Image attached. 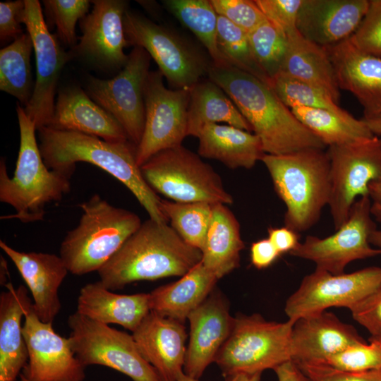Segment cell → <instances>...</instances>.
<instances>
[{
	"mask_svg": "<svg viewBox=\"0 0 381 381\" xmlns=\"http://www.w3.org/2000/svg\"><path fill=\"white\" fill-rule=\"evenodd\" d=\"M372 218L369 196L359 198L334 234L325 238L309 235L289 254L313 262L315 269L333 274L344 273L350 262L381 255V250L369 242L376 229Z\"/></svg>",
	"mask_w": 381,
	"mask_h": 381,
	"instance_id": "5bb4252c",
	"label": "cell"
},
{
	"mask_svg": "<svg viewBox=\"0 0 381 381\" xmlns=\"http://www.w3.org/2000/svg\"><path fill=\"white\" fill-rule=\"evenodd\" d=\"M202 251L186 243L169 222L148 219L97 271L111 291L138 281L182 277L202 260Z\"/></svg>",
	"mask_w": 381,
	"mask_h": 381,
	"instance_id": "3957f363",
	"label": "cell"
},
{
	"mask_svg": "<svg viewBox=\"0 0 381 381\" xmlns=\"http://www.w3.org/2000/svg\"><path fill=\"white\" fill-rule=\"evenodd\" d=\"M140 168L148 186L172 201L233 203L220 176L182 145L157 152Z\"/></svg>",
	"mask_w": 381,
	"mask_h": 381,
	"instance_id": "ba28073f",
	"label": "cell"
},
{
	"mask_svg": "<svg viewBox=\"0 0 381 381\" xmlns=\"http://www.w3.org/2000/svg\"><path fill=\"white\" fill-rule=\"evenodd\" d=\"M381 285V267H369L351 273L333 274L315 269L303 277L298 289L286 300L288 320L325 311L332 307L350 310Z\"/></svg>",
	"mask_w": 381,
	"mask_h": 381,
	"instance_id": "4fadbf2b",
	"label": "cell"
},
{
	"mask_svg": "<svg viewBox=\"0 0 381 381\" xmlns=\"http://www.w3.org/2000/svg\"><path fill=\"white\" fill-rule=\"evenodd\" d=\"M32 40L27 32L0 50V90L28 104L34 86L32 85L30 56Z\"/></svg>",
	"mask_w": 381,
	"mask_h": 381,
	"instance_id": "836d02e7",
	"label": "cell"
},
{
	"mask_svg": "<svg viewBox=\"0 0 381 381\" xmlns=\"http://www.w3.org/2000/svg\"><path fill=\"white\" fill-rule=\"evenodd\" d=\"M369 0H303L296 28L308 40L322 47L349 39L357 30Z\"/></svg>",
	"mask_w": 381,
	"mask_h": 381,
	"instance_id": "44dd1931",
	"label": "cell"
},
{
	"mask_svg": "<svg viewBox=\"0 0 381 381\" xmlns=\"http://www.w3.org/2000/svg\"><path fill=\"white\" fill-rule=\"evenodd\" d=\"M198 155L230 169H251L265 154L253 133L230 125L209 123L200 131Z\"/></svg>",
	"mask_w": 381,
	"mask_h": 381,
	"instance_id": "83f0119b",
	"label": "cell"
},
{
	"mask_svg": "<svg viewBox=\"0 0 381 381\" xmlns=\"http://www.w3.org/2000/svg\"><path fill=\"white\" fill-rule=\"evenodd\" d=\"M261 373H240L226 377L228 381H260Z\"/></svg>",
	"mask_w": 381,
	"mask_h": 381,
	"instance_id": "db71d44e",
	"label": "cell"
},
{
	"mask_svg": "<svg viewBox=\"0 0 381 381\" xmlns=\"http://www.w3.org/2000/svg\"><path fill=\"white\" fill-rule=\"evenodd\" d=\"M123 25L128 44L145 49L174 90H190L207 73L204 56L170 30L129 10Z\"/></svg>",
	"mask_w": 381,
	"mask_h": 381,
	"instance_id": "30bf717a",
	"label": "cell"
},
{
	"mask_svg": "<svg viewBox=\"0 0 381 381\" xmlns=\"http://www.w3.org/2000/svg\"><path fill=\"white\" fill-rule=\"evenodd\" d=\"M92 11L80 21L82 36L78 52L104 68H119L126 64L128 45L123 18L128 2L121 0H95Z\"/></svg>",
	"mask_w": 381,
	"mask_h": 381,
	"instance_id": "ac0fdd59",
	"label": "cell"
},
{
	"mask_svg": "<svg viewBox=\"0 0 381 381\" xmlns=\"http://www.w3.org/2000/svg\"><path fill=\"white\" fill-rule=\"evenodd\" d=\"M47 11L52 16L60 39L68 45L76 42L75 25L89 10L87 0H44Z\"/></svg>",
	"mask_w": 381,
	"mask_h": 381,
	"instance_id": "60d3db41",
	"label": "cell"
},
{
	"mask_svg": "<svg viewBox=\"0 0 381 381\" xmlns=\"http://www.w3.org/2000/svg\"><path fill=\"white\" fill-rule=\"evenodd\" d=\"M37 131L41 155L49 169L75 171L77 162L94 164L122 183L146 210L150 219L168 222L160 208L161 199L142 175L136 159L137 146L131 141L109 142L48 126Z\"/></svg>",
	"mask_w": 381,
	"mask_h": 381,
	"instance_id": "7a4b0ae2",
	"label": "cell"
},
{
	"mask_svg": "<svg viewBox=\"0 0 381 381\" xmlns=\"http://www.w3.org/2000/svg\"><path fill=\"white\" fill-rule=\"evenodd\" d=\"M78 224L68 231L60 256L75 275L98 271L140 226L133 212L116 207L95 194L80 205Z\"/></svg>",
	"mask_w": 381,
	"mask_h": 381,
	"instance_id": "8992f818",
	"label": "cell"
},
{
	"mask_svg": "<svg viewBox=\"0 0 381 381\" xmlns=\"http://www.w3.org/2000/svg\"><path fill=\"white\" fill-rule=\"evenodd\" d=\"M353 318L370 334V337L381 335V285L370 296L351 310Z\"/></svg>",
	"mask_w": 381,
	"mask_h": 381,
	"instance_id": "bcb514c9",
	"label": "cell"
},
{
	"mask_svg": "<svg viewBox=\"0 0 381 381\" xmlns=\"http://www.w3.org/2000/svg\"><path fill=\"white\" fill-rule=\"evenodd\" d=\"M48 127L78 132L109 142L130 140L120 123L78 87L60 91Z\"/></svg>",
	"mask_w": 381,
	"mask_h": 381,
	"instance_id": "d4e9b609",
	"label": "cell"
},
{
	"mask_svg": "<svg viewBox=\"0 0 381 381\" xmlns=\"http://www.w3.org/2000/svg\"><path fill=\"white\" fill-rule=\"evenodd\" d=\"M266 19L286 36L297 30L299 10L303 0H254Z\"/></svg>",
	"mask_w": 381,
	"mask_h": 381,
	"instance_id": "ee69618b",
	"label": "cell"
},
{
	"mask_svg": "<svg viewBox=\"0 0 381 381\" xmlns=\"http://www.w3.org/2000/svg\"><path fill=\"white\" fill-rule=\"evenodd\" d=\"M275 192L286 206L284 226L299 233L313 226L328 205L331 193L327 152L309 148L289 154H265Z\"/></svg>",
	"mask_w": 381,
	"mask_h": 381,
	"instance_id": "5b68a950",
	"label": "cell"
},
{
	"mask_svg": "<svg viewBox=\"0 0 381 381\" xmlns=\"http://www.w3.org/2000/svg\"><path fill=\"white\" fill-rule=\"evenodd\" d=\"M340 90L350 92L363 108V119L381 112V58L364 53L349 39L325 47Z\"/></svg>",
	"mask_w": 381,
	"mask_h": 381,
	"instance_id": "cb8c5ba5",
	"label": "cell"
},
{
	"mask_svg": "<svg viewBox=\"0 0 381 381\" xmlns=\"http://www.w3.org/2000/svg\"><path fill=\"white\" fill-rule=\"evenodd\" d=\"M212 205L160 200L161 210L170 226L186 243L201 251L212 218Z\"/></svg>",
	"mask_w": 381,
	"mask_h": 381,
	"instance_id": "d590c367",
	"label": "cell"
},
{
	"mask_svg": "<svg viewBox=\"0 0 381 381\" xmlns=\"http://www.w3.org/2000/svg\"><path fill=\"white\" fill-rule=\"evenodd\" d=\"M217 46L227 64L268 84L269 79L253 54L248 34L223 16H218Z\"/></svg>",
	"mask_w": 381,
	"mask_h": 381,
	"instance_id": "8d00e7d4",
	"label": "cell"
},
{
	"mask_svg": "<svg viewBox=\"0 0 381 381\" xmlns=\"http://www.w3.org/2000/svg\"><path fill=\"white\" fill-rule=\"evenodd\" d=\"M248 34L255 57L270 80L282 71L286 36L267 19Z\"/></svg>",
	"mask_w": 381,
	"mask_h": 381,
	"instance_id": "f35d334b",
	"label": "cell"
},
{
	"mask_svg": "<svg viewBox=\"0 0 381 381\" xmlns=\"http://www.w3.org/2000/svg\"><path fill=\"white\" fill-rule=\"evenodd\" d=\"M177 381H199V380L193 378L186 375L184 373H182L178 377ZM225 381H228V380H225Z\"/></svg>",
	"mask_w": 381,
	"mask_h": 381,
	"instance_id": "9f6ffc18",
	"label": "cell"
},
{
	"mask_svg": "<svg viewBox=\"0 0 381 381\" xmlns=\"http://www.w3.org/2000/svg\"><path fill=\"white\" fill-rule=\"evenodd\" d=\"M25 1L22 0L0 2L1 40H15L23 35V14Z\"/></svg>",
	"mask_w": 381,
	"mask_h": 381,
	"instance_id": "7dc6e473",
	"label": "cell"
},
{
	"mask_svg": "<svg viewBox=\"0 0 381 381\" xmlns=\"http://www.w3.org/2000/svg\"><path fill=\"white\" fill-rule=\"evenodd\" d=\"M207 75L226 92L249 123L265 154L281 155L325 148L267 83L234 67L212 63Z\"/></svg>",
	"mask_w": 381,
	"mask_h": 381,
	"instance_id": "6da1fadb",
	"label": "cell"
},
{
	"mask_svg": "<svg viewBox=\"0 0 381 381\" xmlns=\"http://www.w3.org/2000/svg\"><path fill=\"white\" fill-rule=\"evenodd\" d=\"M24 1L23 23L32 40L36 61V80L24 109L37 131L52 121L58 80L68 56L49 32L40 1Z\"/></svg>",
	"mask_w": 381,
	"mask_h": 381,
	"instance_id": "2e32d148",
	"label": "cell"
},
{
	"mask_svg": "<svg viewBox=\"0 0 381 381\" xmlns=\"http://www.w3.org/2000/svg\"><path fill=\"white\" fill-rule=\"evenodd\" d=\"M163 4L205 46L213 65L229 66L217 46L218 15L210 0H165Z\"/></svg>",
	"mask_w": 381,
	"mask_h": 381,
	"instance_id": "e575fe53",
	"label": "cell"
},
{
	"mask_svg": "<svg viewBox=\"0 0 381 381\" xmlns=\"http://www.w3.org/2000/svg\"><path fill=\"white\" fill-rule=\"evenodd\" d=\"M6 286L0 294V381H16L28 360L21 321L32 302L23 285Z\"/></svg>",
	"mask_w": 381,
	"mask_h": 381,
	"instance_id": "4316f807",
	"label": "cell"
},
{
	"mask_svg": "<svg viewBox=\"0 0 381 381\" xmlns=\"http://www.w3.org/2000/svg\"><path fill=\"white\" fill-rule=\"evenodd\" d=\"M368 189L371 215L381 224V178L371 182Z\"/></svg>",
	"mask_w": 381,
	"mask_h": 381,
	"instance_id": "816d5d0a",
	"label": "cell"
},
{
	"mask_svg": "<svg viewBox=\"0 0 381 381\" xmlns=\"http://www.w3.org/2000/svg\"><path fill=\"white\" fill-rule=\"evenodd\" d=\"M286 40L281 72L324 90L339 104L340 89L327 49L303 37L298 30L288 34Z\"/></svg>",
	"mask_w": 381,
	"mask_h": 381,
	"instance_id": "f546056e",
	"label": "cell"
},
{
	"mask_svg": "<svg viewBox=\"0 0 381 381\" xmlns=\"http://www.w3.org/2000/svg\"><path fill=\"white\" fill-rule=\"evenodd\" d=\"M290 109L297 119L325 146L349 144L375 136L363 119L354 116L345 118L329 110L302 106Z\"/></svg>",
	"mask_w": 381,
	"mask_h": 381,
	"instance_id": "d6a6232c",
	"label": "cell"
},
{
	"mask_svg": "<svg viewBox=\"0 0 381 381\" xmlns=\"http://www.w3.org/2000/svg\"><path fill=\"white\" fill-rule=\"evenodd\" d=\"M363 120L374 135H381V112L373 118Z\"/></svg>",
	"mask_w": 381,
	"mask_h": 381,
	"instance_id": "f5cc1de1",
	"label": "cell"
},
{
	"mask_svg": "<svg viewBox=\"0 0 381 381\" xmlns=\"http://www.w3.org/2000/svg\"><path fill=\"white\" fill-rule=\"evenodd\" d=\"M150 59L145 49L135 46L114 78L104 80L90 76L86 85L89 97L120 123L136 146L145 126L144 91L150 71Z\"/></svg>",
	"mask_w": 381,
	"mask_h": 381,
	"instance_id": "8fae6325",
	"label": "cell"
},
{
	"mask_svg": "<svg viewBox=\"0 0 381 381\" xmlns=\"http://www.w3.org/2000/svg\"><path fill=\"white\" fill-rule=\"evenodd\" d=\"M18 381H30L27 380L25 377H24L21 374L19 376V379Z\"/></svg>",
	"mask_w": 381,
	"mask_h": 381,
	"instance_id": "680465c9",
	"label": "cell"
},
{
	"mask_svg": "<svg viewBox=\"0 0 381 381\" xmlns=\"http://www.w3.org/2000/svg\"><path fill=\"white\" fill-rule=\"evenodd\" d=\"M132 335L160 380L177 381L183 373L187 348L184 323L150 310Z\"/></svg>",
	"mask_w": 381,
	"mask_h": 381,
	"instance_id": "7402d4cb",
	"label": "cell"
},
{
	"mask_svg": "<svg viewBox=\"0 0 381 381\" xmlns=\"http://www.w3.org/2000/svg\"><path fill=\"white\" fill-rule=\"evenodd\" d=\"M366 342L351 325L327 310L296 320L291 334V361L322 363L347 347Z\"/></svg>",
	"mask_w": 381,
	"mask_h": 381,
	"instance_id": "ffe728a7",
	"label": "cell"
},
{
	"mask_svg": "<svg viewBox=\"0 0 381 381\" xmlns=\"http://www.w3.org/2000/svg\"><path fill=\"white\" fill-rule=\"evenodd\" d=\"M210 2L218 16L248 33L266 20L254 0H210Z\"/></svg>",
	"mask_w": 381,
	"mask_h": 381,
	"instance_id": "7bdbcfd3",
	"label": "cell"
},
{
	"mask_svg": "<svg viewBox=\"0 0 381 381\" xmlns=\"http://www.w3.org/2000/svg\"><path fill=\"white\" fill-rule=\"evenodd\" d=\"M369 242L373 247L381 250V230H373L370 235Z\"/></svg>",
	"mask_w": 381,
	"mask_h": 381,
	"instance_id": "11a10c76",
	"label": "cell"
},
{
	"mask_svg": "<svg viewBox=\"0 0 381 381\" xmlns=\"http://www.w3.org/2000/svg\"><path fill=\"white\" fill-rule=\"evenodd\" d=\"M268 238L280 254L291 253L299 244L298 232L286 227H270Z\"/></svg>",
	"mask_w": 381,
	"mask_h": 381,
	"instance_id": "681fc988",
	"label": "cell"
},
{
	"mask_svg": "<svg viewBox=\"0 0 381 381\" xmlns=\"http://www.w3.org/2000/svg\"><path fill=\"white\" fill-rule=\"evenodd\" d=\"M24 317L28 360L21 375L30 381H83L85 367L75 356L69 337L57 334L53 322L41 321L32 303Z\"/></svg>",
	"mask_w": 381,
	"mask_h": 381,
	"instance_id": "e0dca14e",
	"label": "cell"
},
{
	"mask_svg": "<svg viewBox=\"0 0 381 381\" xmlns=\"http://www.w3.org/2000/svg\"><path fill=\"white\" fill-rule=\"evenodd\" d=\"M0 248L13 262L29 289L37 317L44 322H53L61 308L59 289L69 272L61 256L18 251L1 240Z\"/></svg>",
	"mask_w": 381,
	"mask_h": 381,
	"instance_id": "603a6c76",
	"label": "cell"
},
{
	"mask_svg": "<svg viewBox=\"0 0 381 381\" xmlns=\"http://www.w3.org/2000/svg\"><path fill=\"white\" fill-rule=\"evenodd\" d=\"M217 280L200 262L176 282L149 293L150 310L184 323L212 293Z\"/></svg>",
	"mask_w": 381,
	"mask_h": 381,
	"instance_id": "f1b7e54d",
	"label": "cell"
},
{
	"mask_svg": "<svg viewBox=\"0 0 381 381\" xmlns=\"http://www.w3.org/2000/svg\"><path fill=\"white\" fill-rule=\"evenodd\" d=\"M322 363L346 372L381 370V344L371 341L350 346L327 358Z\"/></svg>",
	"mask_w": 381,
	"mask_h": 381,
	"instance_id": "ab89813d",
	"label": "cell"
},
{
	"mask_svg": "<svg viewBox=\"0 0 381 381\" xmlns=\"http://www.w3.org/2000/svg\"><path fill=\"white\" fill-rule=\"evenodd\" d=\"M16 112L20 147L12 177L7 174L4 159L0 161V201L11 205L16 213L1 219H18L23 223H30L42 220L46 205L60 201L70 191L74 171L47 167L37 143L34 122L19 104Z\"/></svg>",
	"mask_w": 381,
	"mask_h": 381,
	"instance_id": "277c9868",
	"label": "cell"
},
{
	"mask_svg": "<svg viewBox=\"0 0 381 381\" xmlns=\"http://www.w3.org/2000/svg\"><path fill=\"white\" fill-rule=\"evenodd\" d=\"M240 224L226 205H212V214L202 250V265L219 279L238 267L244 248Z\"/></svg>",
	"mask_w": 381,
	"mask_h": 381,
	"instance_id": "4dcf8cb0",
	"label": "cell"
},
{
	"mask_svg": "<svg viewBox=\"0 0 381 381\" xmlns=\"http://www.w3.org/2000/svg\"><path fill=\"white\" fill-rule=\"evenodd\" d=\"M349 40L360 51L381 58V0H370L364 18Z\"/></svg>",
	"mask_w": 381,
	"mask_h": 381,
	"instance_id": "b9f144b4",
	"label": "cell"
},
{
	"mask_svg": "<svg viewBox=\"0 0 381 381\" xmlns=\"http://www.w3.org/2000/svg\"><path fill=\"white\" fill-rule=\"evenodd\" d=\"M189 341L183 373L197 380L209 365L214 362L219 349L227 339L234 322L224 296L212 291L188 315Z\"/></svg>",
	"mask_w": 381,
	"mask_h": 381,
	"instance_id": "d6986e66",
	"label": "cell"
},
{
	"mask_svg": "<svg viewBox=\"0 0 381 381\" xmlns=\"http://www.w3.org/2000/svg\"><path fill=\"white\" fill-rule=\"evenodd\" d=\"M369 341H374L381 344V335L376 337H370L368 339Z\"/></svg>",
	"mask_w": 381,
	"mask_h": 381,
	"instance_id": "6f0895ef",
	"label": "cell"
},
{
	"mask_svg": "<svg viewBox=\"0 0 381 381\" xmlns=\"http://www.w3.org/2000/svg\"><path fill=\"white\" fill-rule=\"evenodd\" d=\"M219 123L253 131L226 92L210 79H201L190 90L187 136L197 137L205 125Z\"/></svg>",
	"mask_w": 381,
	"mask_h": 381,
	"instance_id": "1f68e13d",
	"label": "cell"
},
{
	"mask_svg": "<svg viewBox=\"0 0 381 381\" xmlns=\"http://www.w3.org/2000/svg\"><path fill=\"white\" fill-rule=\"evenodd\" d=\"M280 255L268 238L255 241L250 246L251 263L259 270L270 266Z\"/></svg>",
	"mask_w": 381,
	"mask_h": 381,
	"instance_id": "c3c4849f",
	"label": "cell"
},
{
	"mask_svg": "<svg viewBox=\"0 0 381 381\" xmlns=\"http://www.w3.org/2000/svg\"><path fill=\"white\" fill-rule=\"evenodd\" d=\"M331 193L328 206L338 229L358 197L369 196V184L381 178V138L328 147Z\"/></svg>",
	"mask_w": 381,
	"mask_h": 381,
	"instance_id": "7c38bea8",
	"label": "cell"
},
{
	"mask_svg": "<svg viewBox=\"0 0 381 381\" xmlns=\"http://www.w3.org/2000/svg\"><path fill=\"white\" fill-rule=\"evenodd\" d=\"M268 85L289 108L302 106L329 110L345 118L353 117L324 90L282 72L270 78Z\"/></svg>",
	"mask_w": 381,
	"mask_h": 381,
	"instance_id": "74e56055",
	"label": "cell"
},
{
	"mask_svg": "<svg viewBox=\"0 0 381 381\" xmlns=\"http://www.w3.org/2000/svg\"><path fill=\"white\" fill-rule=\"evenodd\" d=\"M68 325L73 351L85 367H108L133 381H161L153 367L142 356L132 334L77 312L69 315Z\"/></svg>",
	"mask_w": 381,
	"mask_h": 381,
	"instance_id": "9c48e42d",
	"label": "cell"
},
{
	"mask_svg": "<svg viewBox=\"0 0 381 381\" xmlns=\"http://www.w3.org/2000/svg\"><path fill=\"white\" fill-rule=\"evenodd\" d=\"M296 364L310 381H381V370L353 373L339 370L322 363Z\"/></svg>",
	"mask_w": 381,
	"mask_h": 381,
	"instance_id": "f6af8a7d",
	"label": "cell"
},
{
	"mask_svg": "<svg viewBox=\"0 0 381 381\" xmlns=\"http://www.w3.org/2000/svg\"><path fill=\"white\" fill-rule=\"evenodd\" d=\"M293 323L269 321L259 314L234 318L231 332L214 359L222 375L262 373L291 361Z\"/></svg>",
	"mask_w": 381,
	"mask_h": 381,
	"instance_id": "52a82bcc",
	"label": "cell"
},
{
	"mask_svg": "<svg viewBox=\"0 0 381 381\" xmlns=\"http://www.w3.org/2000/svg\"><path fill=\"white\" fill-rule=\"evenodd\" d=\"M159 70L150 71L145 86V120L137 146L139 167L157 152L181 145L187 136L190 90L167 88Z\"/></svg>",
	"mask_w": 381,
	"mask_h": 381,
	"instance_id": "9a60e30c",
	"label": "cell"
},
{
	"mask_svg": "<svg viewBox=\"0 0 381 381\" xmlns=\"http://www.w3.org/2000/svg\"><path fill=\"white\" fill-rule=\"evenodd\" d=\"M76 312L105 325H119L133 332L150 312V294H118L100 281L89 283L80 290Z\"/></svg>",
	"mask_w": 381,
	"mask_h": 381,
	"instance_id": "484cf974",
	"label": "cell"
},
{
	"mask_svg": "<svg viewBox=\"0 0 381 381\" xmlns=\"http://www.w3.org/2000/svg\"><path fill=\"white\" fill-rule=\"evenodd\" d=\"M278 381H310L293 361L284 363L273 370Z\"/></svg>",
	"mask_w": 381,
	"mask_h": 381,
	"instance_id": "f907efd6",
	"label": "cell"
}]
</instances>
